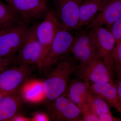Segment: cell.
<instances>
[{"label":"cell","mask_w":121,"mask_h":121,"mask_svg":"<svg viewBox=\"0 0 121 121\" xmlns=\"http://www.w3.org/2000/svg\"><path fill=\"white\" fill-rule=\"evenodd\" d=\"M78 64L72 55L60 60L48 72L43 81L45 99L51 102L65 94L71 76L77 73Z\"/></svg>","instance_id":"1"},{"label":"cell","mask_w":121,"mask_h":121,"mask_svg":"<svg viewBox=\"0 0 121 121\" xmlns=\"http://www.w3.org/2000/svg\"><path fill=\"white\" fill-rule=\"evenodd\" d=\"M70 31L60 28L39 67L40 71L47 73L60 60L70 53L74 37Z\"/></svg>","instance_id":"2"},{"label":"cell","mask_w":121,"mask_h":121,"mask_svg":"<svg viewBox=\"0 0 121 121\" xmlns=\"http://www.w3.org/2000/svg\"><path fill=\"white\" fill-rule=\"evenodd\" d=\"M30 28L17 23L0 31V57L13 58L21 48Z\"/></svg>","instance_id":"3"},{"label":"cell","mask_w":121,"mask_h":121,"mask_svg":"<svg viewBox=\"0 0 121 121\" xmlns=\"http://www.w3.org/2000/svg\"><path fill=\"white\" fill-rule=\"evenodd\" d=\"M88 30L95 42L99 57L114 76L113 54L116 44L114 37L108 29L103 26L95 27Z\"/></svg>","instance_id":"4"},{"label":"cell","mask_w":121,"mask_h":121,"mask_svg":"<svg viewBox=\"0 0 121 121\" xmlns=\"http://www.w3.org/2000/svg\"><path fill=\"white\" fill-rule=\"evenodd\" d=\"M70 54L78 62V66H84L99 56L95 42L89 30L80 31L74 37Z\"/></svg>","instance_id":"5"},{"label":"cell","mask_w":121,"mask_h":121,"mask_svg":"<svg viewBox=\"0 0 121 121\" xmlns=\"http://www.w3.org/2000/svg\"><path fill=\"white\" fill-rule=\"evenodd\" d=\"M32 71V65L7 67L0 73V92L9 94L17 91Z\"/></svg>","instance_id":"6"},{"label":"cell","mask_w":121,"mask_h":121,"mask_svg":"<svg viewBox=\"0 0 121 121\" xmlns=\"http://www.w3.org/2000/svg\"><path fill=\"white\" fill-rule=\"evenodd\" d=\"M54 12L62 28L70 31L78 30L81 4L84 0H53Z\"/></svg>","instance_id":"7"},{"label":"cell","mask_w":121,"mask_h":121,"mask_svg":"<svg viewBox=\"0 0 121 121\" xmlns=\"http://www.w3.org/2000/svg\"><path fill=\"white\" fill-rule=\"evenodd\" d=\"M51 102L47 108L50 121H83L80 109L65 95Z\"/></svg>","instance_id":"8"},{"label":"cell","mask_w":121,"mask_h":121,"mask_svg":"<svg viewBox=\"0 0 121 121\" xmlns=\"http://www.w3.org/2000/svg\"><path fill=\"white\" fill-rule=\"evenodd\" d=\"M17 65H37L41 64L43 57V50L38 41L35 26L30 28L21 48L16 56Z\"/></svg>","instance_id":"9"},{"label":"cell","mask_w":121,"mask_h":121,"mask_svg":"<svg viewBox=\"0 0 121 121\" xmlns=\"http://www.w3.org/2000/svg\"><path fill=\"white\" fill-rule=\"evenodd\" d=\"M76 74L89 86L91 83L113 81V76L99 56L84 66H78Z\"/></svg>","instance_id":"10"},{"label":"cell","mask_w":121,"mask_h":121,"mask_svg":"<svg viewBox=\"0 0 121 121\" xmlns=\"http://www.w3.org/2000/svg\"><path fill=\"white\" fill-rule=\"evenodd\" d=\"M62 28L55 13L52 11L48 12L43 21L35 26L36 36L43 50V58L58 31Z\"/></svg>","instance_id":"11"},{"label":"cell","mask_w":121,"mask_h":121,"mask_svg":"<svg viewBox=\"0 0 121 121\" xmlns=\"http://www.w3.org/2000/svg\"><path fill=\"white\" fill-rule=\"evenodd\" d=\"M26 21L37 19L48 12L46 0H4Z\"/></svg>","instance_id":"12"},{"label":"cell","mask_w":121,"mask_h":121,"mask_svg":"<svg viewBox=\"0 0 121 121\" xmlns=\"http://www.w3.org/2000/svg\"><path fill=\"white\" fill-rule=\"evenodd\" d=\"M121 17V0H104L101 10L86 29L104 25L110 27Z\"/></svg>","instance_id":"13"},{"label":"cell","mask_w":121,"mask_h":121,"mask_svg":"<svg viewBox=\"0 0 121 121\" xmlns=\"http://www.w3.org/2000/svg\"><path fill=\"white\" fill-rule=\"evenodd\" d=\"M90 91L104 99L121 114V103L117 83L113 81L104 83H93L89 86Z\"/></svg>","instance_id":"14"},{"label":"cell","mask_w":121,"mask_h":121,"mask_svg":"<svg viewBox=\"0 0 121 121\" xmlns=\"http://www.w3.org/2000/svg\"><path fill=\"white\" fill-rule=\"evenodd\" d=\"M17 91L6 95L0 100V121H10L21 109L24 100Z\"/></svg>","instance_id":"15"},{"label":"cell","mask_w":121,"mask_h":121,"mask_svg":"<svg viewBox=\"0 0 121 121\" xmlns=\"http://www.w3.org/2000/svg\"><path fill=\"white\" fill-rule=\"evenodd\" d=\"M89 86L82 80L71 81L65 95L80 109L81 111L88 105Z\"/></svg>","instance_id":"16"},{"label":"cell","mask_w":121,"mask_h":121,"mask_svg":"<svg viewBox=\"0 0 121 121\" xmlns=\"http://www.w3.org/2000/svg\"><path fill=\"white\" fill-rule=\"evenodd\" d=\"M24 101L36 104L45 99L43 81L38 79L26 80L19 89Z\"/></svg>","instance_id":"17"},{"label":"cell","mask_w":121,"mask_h":121,"mask_svg":"<svg viewBox=\"0 0 121 121\" xmlns=\"http://www.w3.org/2000/svg\"><path fill=\"white\" fill-rule=\"evenodd\" d=\"M104 1V0H83L80 6L78 29L90 23L101 10Z\"/></svg>","instance_id":"18"},{"label":"cell","mask_w":121,"mask_h":121,"mask_svg":"<svg viewBox=\"0 0 121 121\" xmlns=\"http://www.w3.org/2000/svg\"><path fill=\"white\" fill-rule=\"evenodd\" d=\"M19 17L9 5L0 0V29L16 23Z\"/></svg>","instance_id":"19"},{"label":"cell","mask_w":121,"mask_h":121,"mask_svg":"<svg viewBox=\"0 0 121 121\" xmlns=\"http://www.w3.org/2000/svg\"><path fill=\"white\" fill-rule=\"evenodd\" d=\"M88 103L91 110L98 117L104 114L112 113L107 102L101 98L94 94L90 91Z\"/></svg>","instance_id":"20"},{"label":"cell","mask_w":121,"mask_h":121,"mask_svg":"<svg viewBox=\"0 0 121 121\" xmlns=\"http://www.w3.org/2000/svg\"><path fill=\"white\" fill-rule=\"evenodd\" d=\"M115 74L118 80L121 79V40L116 43L113 54Z\"/></svg>","instance_id":"21"},{"label":"cell","mask_w":121,"mask_h":121,"mask_svg":"<svg viewBox=\"0 0 121 121\" xmlns=\"http://www.w3.org/2000/svg\"><path fill=\"white\" fill-rule=\"evenodd\" d=\"M108 29L113 36L116 43L121 40V17L112 24Z\"/></svg>","instance_id":"22"},{"label":"cell","mask_w":121,"mask_h":121,"mask_svg":"<svg viewBox=\"0 0 121 121\" xmlns=\"http://www.w3.org/2000/svg\"><path fill=\"white\" fill-rule=\"evenodd\" d=\"M84 121H99V118L91 109L89 105L81 111Z\"/></svg>","instance_id":"23"},{"label":"cell","mask_w":121,"mask_h":121,"mask_svg":"<svg viewBox=\"0 0 121 121\" xmlns=\"http://www.w3.org/2000/svg\"><path fill=\"white\" fill-rule=\"evenodd\" d=\"M31 118V121H50L49 116L47 114L43 112H38L35 113Z\"/></svg>","instance_id":"24"},{"label":"cell","mask_w":121,"mask_h":121,"mask_svg":"<svg viewBox=\"0 0 121 121\" xmlns=\"http://www.w3.org/2000/svg\"><path fill=\"white\" fill-rule=\"evenodd\" d=\"M15 58H4L0 57V73L11 66Z\"/></svg>","instance_id":"25"},{"label":"cell","mask_w":121,"mask_h":121,"mask_svg":"<svg viewBox=\"0 0 121 121\" xmlns=\"http://www.w3.org/2000/svg\"><path fill=\"white\" fill-rule=\"evenodd\" d=\"M99 121H121V119L115 117L112 113H106L99 116Z\"/></svg>","instance_id":"26"},{"label":"cell","mask_w":121,"mask_h":121,"mask_svg":"<svg viewBox=\"0 0 121 121\" xmlns=\"http://www.w3.org/2000/svg\"><path fill=\"white\" fill-rule=\"evenodd\" d=\"M10 121H31V118L20 114L19 113L15 115Z\"/></svg>","instance_id":"27"},{"label":"cell","mask_w":121,"mask_h":121,"mask_svg":"<svg viewBox=\"0 0 121 121\" xmlns=\"http://www.w3.org/2000/svg\"><path fill=\"white\" fill-rule=\"evenodd\" d=\"M117 84L119 99L121 103V79L118 80Z\"/></svg>","instance_id":"28"},{"label":"cell","mask_w":121,"mask_h":121,"mask_svg":"<svg viewBox=\"0 0 121 121\" xmlns=\"http://www.w3.org/2000/svg\"><path fill=\"white\" fill-rule=\"evenodd\" d=\"M8 94H5V93H1V92H0V100H1V99L4 96H5V95H6Z\"/></svg>","instance_id":"29"},{"label":"cell","mask_w":121,"mask_h":121,"mask_svg":"<svg viewBox=\"0 0 121 121\" xmlns=\"http://www.w3.org/2000/svg\"><path fill=\"white\" fill-rule=\"evenodd\" d=\"M0 29V31H1V30H2V29Z\"/></svg>","instance_id":"30"}]
</instances>
